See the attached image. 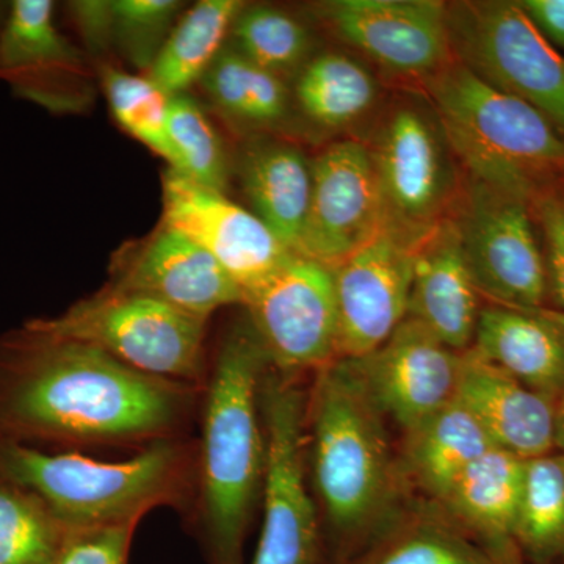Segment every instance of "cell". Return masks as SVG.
Here are the masks:
<instances>
[{
    "instance_id": "obj_41",
    "label": "cell",
    "mask_w": 564,
    "mask_h": 564,
    "mask_svg": "<svg viewBox=\"0 0 564 564\" xmlns=\"http://www.w3.org/2000/svg\"><path fill=\"white\" fill-rule=\"evenodd\" d=\"M543 311L544 314L547 315L549 318H551V321H554L556 325L562 326V328L564 329V313H562V311L544 310V307Z\"/></svg>"
},
{
    "instance_id": "obj_2",
    "label": "cell",
    "mask_w": 564,
    "mask_h": 564,
    "mask_svg": "<svg viewBox=\"0 0 564 564\" xmlns=\"http://www.w3.org/2000/svg\"><path fill=\"white\" fill-rule=\"evenodd\" d=\"M310 410L315 491L348 562L399 516L386 417L350 359L318 370Z\"/></svg>"
},
{
    "instance_id": "obj_42",
    "label": "cell",
    "mask_w": 564,
    "mask_h": 564,
    "mask_svg": "<svg viewBox=\"0 0 564 564\" xmlns=\"http://www.w3.org/2000/svg\"><path fill=\"white\" fill-rule=\"evenodd\" d=\"M0 29H2V24H0Z\"/></svg>"
},
{
    "instance_id": "obj_15",
    "label": "cell",
    "mask_w": 564,
    "mask_h": 564,
    "mask_svg": "<svg viewBox=\"0 0 564 564\" xmlns=\"http://www.w3.org/2000/svg\"><path fill=\"white\" fill-rule=\"evenodd\" d=\"M350 361L381 414L404 433L458 395L463 352L448 348L413 317L404 318L377 350Z\"/></svg>"
},
{
    "instance_id": "obj_7",
    "label": "cell",
    "mask_w": 564,
    "mask_h": 564,
    "mask_svg": "<svg viewBox=\"0 0 564 564\" xmlns=\"http://www.w3.org/2000/svg\"><path fill=\"white\" fill-rule=\"evenodd\" d=\"M452 50L497 90L521 99L564 139V57L518 2L447 7Z\"/></svg>"
},
{
    "instance_id": "obj_11",
    "label": "cell",
    "mask_w": 564,
    "mask_h": 564,
    "mask_svg": "<svg viewBox=\"0 0 564 564\" xmlns=\"http://www.w3.org/2000/svg\"><path fill=\"white\" fill-rule=\"evenodd\" d=\"M414 245L386 228L332 267L337 359H359L377 350L408 317Z\"/></svg>"
},
{
    "instance_id": "obj_28",
    "label": "cell",
    "mask_w": 564,
    "mask_h": 564,
    "mask_svg": "<svg viewBox=\"0 0 564 564\" xmlns=\"http://www.w3.org/2000/svg\"><path fill=\"white\" fill-rule=\"evenodd\" d=\"M300 109L315 124L340 129L359 120L377 98V84L361 63L343 54L306 62L295 84Z\"/></svg>"
},
{
    "instance_id": "obj_21",
    "label": "cell",
    "mask_w": 564,
    "mask_h": 564,
    "mask_svg": "<svg viewBox=\"0 0 564 564\" xmlns=\"http://www.w3.org/2000/svg\"><path fill=\"white\" fill-rule=\"evenodd\" d=\"M473 350L519 383L556 399L564 391V329L540 311H480Z\"/></svg>"
},
{
    "instance_id": "obj_12",
    "label": "cell",
    "mask_w": 564,
    "mask_h": 564,
    "mask_svg": "<svg viewBox=\"0 0 564 564\" xmlns=\"http://www.w3.org/2000/svg\"><path fill=\"white\" fill-rule=\"evenodd\" d=\"M386 212V228L410 242L437 225L452 191L443 139L421 110L393 111L370 151Z\"/></svg>"
},
{
    "instance_id": "obj_16",
    "label": "cell",
    "mask_w": 564,
    "mask_h": 564,
    "mask_svg": "<svg viewBox=\"0 0 564 564\" xmlns=\"http://www.w3.org/2000/svg\"><path fill=\"white\" fill-rule=\"evenodd\" d=\"M337 35L402 76H433L451 55L447 7L433 0H333L318 7Z\"/></svg>"
},
{
    "instance_id": "obj_37",
    "label": "cell",
    "mask_w": 564,
    "mask_h": 564,
    "mask_svg": "<svg viewBox=\"0 0 564 564\" xmlns=\"http://www.w3.org/2000/svg\"><path fill=\"white\" fill-rule=\"evenodd\" d=\"M68 10L93 51L113 46V0H80L70 2Z\"/></svg>"
},
{
    "instance_id": "obj_13",
    "label": "cell",
    "mask_w": 564,
    "mask_h": 564,
    "mask_svg": "<svg viewBox=\"0 0 564 564\" xmlns=\"http://www.w3.org/2000/svg\"><path fill=\"white\" fill-rule=\"evenodd\" d=\"M162 226L209 252L245 292L292 258L269 226L231 202L170 169L162 181Z\"/></svg>"
},
{
    "instance_id": "obj_6",
    "label": "cell",
    "mask_w": 564,
    "mask_h": 564,
    "mask_svg": "<svg viewBox=\"0 0 564 564\" xmlns=\"http://www.w3.org/2000/svg\"><path fill=\"white\" fill-rule=\"evenodd\" d=\"M33 328L98 348L141 373L195 381L204 372L206 322L143 293L110 288Z\"/></svg>"
},
{
    "instance_id": "obj_19",
    "label": "cell",
    "mask_w": 564,
    "mask_h": 564,
    "mask_svg": "<svg viewBox=\"0 0 564 564\" xmlns=\"http://www.w3.org/2000/svg\"><path fill=\"white\" fill-rule=\"evenodd\" d=\"M456 400L480 423L494 447L525 462L555 452V400L519 383L473 348L463 352Z\"/></svg>"
},
{
    "instance_id": "obj_29",
    "label": "cell",
    "mask_w": 564,
    "mask_h": 564,
    "mask_svg": "<svg viewBox=\"0 0 564 564\" xmlns=\"http://www.w3.org/2000/svg\"><path fill=\"white\" fill-rule=\"evenodd\" d=\"M210 101L239 124L265 128L289 110V91L281 77L223 47L202 79Z\"/></svg>"
},
{
    "instance_id": "obj_35",
    "label": "cell",
    "mask_w": 564,
    "mask_h": 564,
    "mask_svg": "<svg viewBox=\"0 0 564 564\" xmlns=\"http://www.w3.org/2000/svg\"><path fill=\"white\" fill-rule=\"evenodd\" d=\"M137 525L128 522L76 533L58 564H128Z\"/></svg>"
},
{
    "instance_id": "obj_1",
    "label": "cell",
    "mask_w": 564,
    "mask_h": 564,
    "mask_svg": "<svg viewBox=\"0 0 564 564\" xmlns=\"http://www.w3.org/2000/svg\"><path fill=\"white\" fill-rule=\"evenodd\" d=\"M177 384L28 322L0 337V437L24 444L161 437L187 403Z\"/></svg>"
},
{
    "instance_id": "obj_31",
    "label": "cell",
    "mask_w": 564,
    "mask_h": 564,
    "mask_svg": "<svg viewBox=\"0 0 564 564\" xmlns=\"http://www.w3.org/2000/svg\"><path fill=\"white\" fill-rule=\"evenodd\" d=\"M229 36L232 51L278 77L306 65L311 51L302 22L273 7H243Z\"/></svg>"
},
{
    "instance_id": "obj_34",
    "label": "cell",
    "mask_w": 564,
    "mask_h": 564,
    "mask_svg": "<svg viewBox=\"0 0 564 564\" xmlns=\"http://www.w3.org/2000/svg\"><path fill=\"white\" fill-rule=\"evenodd\" d=\"M182 6L176 0H113V44L133 65L150 70Z\"/></svg>"
},
{
    "instance_id": "obj_39",
    "label": "cell",
    "mask_w": 564,
    "mask_h": 564,
    "mask_svg": "<svg viewBox=\"0 0 564 564\" xmlns=\"http://www.w3.org/2000/svg\"><path fill=\"white\" fill-rule=\"evenodd\" d=\"M555 452L564 454V391L555 399Z\"/></svg>"
},
{
    "instance_id": "obj_32",
    "label": "cell",
    "mask_w": 564,
    "mask_h": 564,
    "mask_svg": "<svg viewBox=\"0 0 564 564\" xmlns=\"http://www.w3.org/2000/svg\"><path fill=\"white\" fill-rule=\"evenodd\" d=\"M170 169L182 176L225 193L229 166L220 133L191 96H173L169 111Z\"/></svg>"
},
{
    "instance_id": "obj_4",
    "label": "cell",
    "mask_w": 564,
    "mask_h": 564,
    "mask_svg": "<svg viewBox=\"0 0 564 564\" xmlns=\"http://www.w3.org/2000/svg\"><path fill=\"white\" fill-rule=\"evenodd\" d=\"M426 87L445 141L474 181L530 202L544 181L564 173L563 137L529 104L463 63H447Z\"/></svg>"
},
{
    "instance_id": "obj_38",
    "label": "cell",
    "mask_w": 564,
    "mask_h": 564,
    "mask_svg": "<svg viewBox=\"0 0 564 564\" xmlns=\"http://www.w3.org/2000/svg\"><path fill=\"white\" fill-rule=\"evenodd\" d=\"M518 3L545 40L564 51V0H522Z\"/></svg>"
},
{
    "instance_id": "obj_27",
    "label": "cell",
    "mask_w": 564,
    "mask_h": 564,
    "mask_svg": "<svg viewBox=\"0 0 564 564\" xmlns=\"http://www.w3.org/2000/svg\"><path fill=\"white\" fill-rule=\"evenodd\" d=\"M513 541L529 564H564V454L525 463Z\"/></svg>"
},
{
    "instance_id": "obj_9",
    "label": "cell",
    "mask_w": 564,
    "mask_h": 564,
    "mask_svg": "<svg viewBox=\"0 0 564 564\" xmlns=\"http://www.w3.org/2000/svg\"><path fill=\"white\" fill-rule=\"evenodd\" d=\"M252 328L278 373L293 378L337 359V310L332 267L293 254L245 292Z\"/></svg>"
},
{
    "instance_id": "obj_30",
    "label": "cell",
    "mask_w": 564,
    "mask_h": 564,
    "mask_svg": "<svg viewBox=\"0 0 564 564\" xmlns=\"http://www.w3.org/2000/svg\"><path fill=\"white\" fill-rule=\"evenodd\" d=\"M74 534L35 494L0 477V564H58Z\"/></svg>"
},
{
    "instance_id": "obj_14",
    "label": "cell",
    "mask_w": 564,
    "mask_h": 564,
    "mask_svg": "<svg viewBox=\"0 0 564 564\" xmlns=\"http://www.w3.org/2000/svg\"><path fill=\"white\" fill-rule=\"evenodd\" d=\"M310 215L300 256L334 267L386 229V212L369 148L334 143L311 162Z\"/></svg>"
},
{
    "instance_id": "obj_23",
    "label": "cell",
    "mask_w": 564,
    "mask_h": 564,
    "mask_svg": "<svg viewBox=\"0 0 564 564\" xmlns=\"http://www.w3.org/2000/svg\"><path fill=\"white\" fill-rule=\"evenodd\" d=\"M240 177L252 214L289 251L300 254L313 188L311 162L292 144L259 141L245 152Z\"/></svg>"
},
{
    "instance_id": "obj_40",
    "label": "cell",
    "mask_w": 564,
    "mask_h": 564,
    "mask_svg": "<svg viewBox=\"0 0 564 564\" xmlns=\"http://www.w3.org/2000/svg\"><path fill=\"white\" fill-rule=\"evenodd\" d=\"M489 552H491L497 564H529L525 562L524 556L521 555V552L518 551L514 543L494 549V551Z\"/></svg>"
},
{
    "instance_id": "obj_10",
    "label": "cell",
    "mask_w": 564,
    "mask_h": 564,
    "mask_svg": "<svg viewBox=\"0 0 564 564\" xmlns=\"http://www.w3.org/2000/svg\"><path fill=\"white\" fill-rule=\"evenodd\" d=\"M454 221L480 295L511 310H543L547 273L529 202L473 181Z\"/></svg>"
},
{
    "instance_id": "obj_3",
    "label": "cell",
    "mask_w": 564,
    "mask_h": 564,
    "mask_svg": "<svg viewBox=\"0 0 564 564\" xmlns=\"http://www.w3.org/2000/svg\"><path fill=\"white\" fill-rule=\"evenodd\" d=\"M272 369L251 322L226 337L204 408L202 484L212 564H243V543L265 470L261 384Z\"/></svg>"
},
{
    "instance_id": "obj_20",
    "label": "cell",
    "mask_w": 564,
    "mask_h": 564,
    "mask_svg": "<svg viewBox=\"0 0 564 564\" xmlns=\"http://www.w3.org/2000/svg\"><path fill=\"white\" fill-rule=\"evenodd\" d=\"M455 221L437 223L414 245L408 317L421 322L452 350H470L480 307Z\"/></svg>"
},
{
    "instance_id": "obj_8",
    "label": "cell",
    "mask_w": 564,
    "mask_h": 564,
    "mask_svg": "<svg viewBox=\"0 0 564 564\" xmlns=\"http://www.w3.org/2000/svg\"><path fill=\"white\" fill-rule=\"evenodd\" d=\"M265 433L263 521L250 564H317L321 525L306 484V399L291 377L270 369L261 384Z\"/></svg>"
},
{
    "instance_id": "obj_22",
    "label": "cell",
    "mask_w": 564,
    "mask_h": 564,
    "mask_svg": "<svg viewBox=\"0 0 564 564\" xmlns=\"http://www.w3.org/2000/svg\"><path fill=\"white\" fill-rule=\"evenodd\" d=\"M525 463L492 447L459 475L440 502L445 514L488 551L514 543Z\"/></svg>"
},
{
    "instance_id": "obj_36",
    "label": "cell",
    "mask_w": 564,
    "mask_h": 564,
    "mask_svg": "<svg viewBox=\"0 0 564 564\" xmlns=\"http://www.w3.org/2000/svg\"><path fill=\"white\" fill-rule=\"evenodd\" d=\"M541 226H543L545 250V273L556 302L564 313V207L554 198H545L538 204Z\"/></svg>"
},
{
    "instance_id": "obj_17",
    "label": "cell",
    "mask_w": 564,
    "mask_h": 564,
    "mask_svg": "<svg viewBox=\"0 0 564 564\" xmlns=\"http://www.w3.org/2000/svg\"><path fill=\"white\" fill-rule=\"evenodd\" d=\"M80 51L61 32L51 0H14L0 29V79L20 98L52 111L73 110Z\"/></svg>"
},
{
    "instance_id": "obj_24",
    "label": "cell",
    "mask_w": 564,
    "mask_h": 564,
    "mask_svg": "<svg viewBox=\"0 0 564 564\" xmlns=\"http://www.w3.org/2000/svg\"><path fill=\"white\" fill-rule=\"evenodd\" d=\"M494 444L458 400L406 433V467L423 491L443 500L459 475Z\"/></svg>"
},
{
    "instance_id": "obj_26",
    "label": "cell",
    "mask_w": 564,
    "mask_h": 564,
    "mask_svg": "<svg viewBox=\"0 0 564 564\" xmlns=\"http://www.w3.org/2000/svg\"><path fill=\"white\" fill-rule=\"evenodd\" d=\"M243 9L239 0H202L174 24L148 77L170 98L202 82L223 51L232 22Z\"/></svg>"
},
{
    "instance_id": "obj_25",
    "label": "cell",
    "mask_w": 564,
    "mask_h": 564,
    "mask_svg": "<svg viewBox=\"0 0 564 564\" xmlns=\"http://www.w3.org/2000/svg\"><path fill=\"white\" fill-rule=\"evenodd\" d=\"M343 564H497L491 552L447 514L397 516L359 554Z\"/></svg>"
},
{
    "instance_id": "obj_33",
    "label": "cell",
    "mask_w": 564,
    "mask_h": 564,
    "mask_svg": "<svg viewBox=\"0 0 564 564\" xmlns=\"http://www.w3.org/2000/svg\"><path fill=\"white\" fill-rule=\"evenodd\" d=\"M104 93L118 124L133 139L172 163L169 143L170 98L148 76H135L113 66L101 70Z\"/></svg>"
},
{
    "instance_id": "obj_5",
    "label": "cell",
    "mask_w": 564,
    "mask_h": 564,
    "mask_svg": "<svg viewBox=\"0 0 564 564\" xmlns=\"http://www.w3.org/2000/svg\"><path fill=\"white\" fill-rule=\"evenodd\" d=\"M185 466L181 448L165 441L128 462L106 463L0 437V477L35 494L73 533L140 522L152 508L176 502Z\"/></svg>"
},
{
    "instance_id": "obj_18",
    "label": "cell",
    "mask_w": 564,
    "mask_h": 564,
    "mask_svg": "<svg viewBox=\"0 0 564 564\" xmlns=\"http://www.w3.org/2000/svg\"><path fill=\"white\" fill-rule=\"evenodd\" d=\"M111 288L143 293L207 322L215 311L243 304V291L209 252L161 226L126 261Z\"/></svg>"
}]
</instances>
